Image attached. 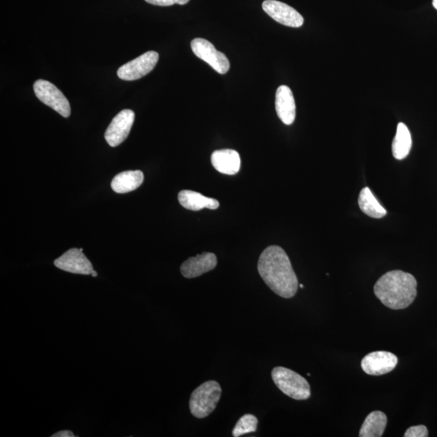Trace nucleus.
Returning <instances> with one entry per match:
<instances>
[{
    "mask_svg": "<svg viewBox=\"0 0 437 437\" xmlns=\"http://www.w3.org/2000/svg\"><path fill=\"white\" fill-rule=\"evenodd\" d=\"M258 270L267 286L278 296L289 299L296 295L298 279L282 248L271 245L264 249L258 260Z\"/></svg>",
    "mask_w": 437,
    "mask_h": 437,
    "instance_id": "nucleus-1",
    "label": "nucleus"
},
{
    "mask_svg": "<svg viewBox=\"0 0 437 437\" xmlns=\"http://www.w3.org/2000/svg\"><path fill=\"white\" fill-rule=\"evenodd\" d=\"M374 293L383 305L391 310H404L417 296V281L412 274L391 271L374 285Z\"/></svg>",
    "mask_w": 437,
    "mask_h": 437,
    "instance_id": "nucleus-2",
    "label": "nucleus"
},
{
    "mask_svg": "<svg viewBox=\"0 0 437 437\" xmlns=\"http://www.w3.org/2000/svg\"><path fill=\"white\" fill-rule=\"evenodd\" d=\"M222 389L216 381H208L193 391L190 399V411L192 416L204 419L216 408L221 399Z\"/></svg>",
    "mask_w": 437,
    "mask_h": 437,
    "instance_id": "nucleus-3",
    "label": "nucleus"
},
{
    "mask_svg": "<svg viewBox=\"0 0 437 437\" xmlns=\"http://www.w3.org/2000/svg\"><path fill=\"white\" fill-rule=\"evenodd\" d=\"M272 380L284 395L295 400H307L310 398L309 382L292 370L275 367L271 372Z\"/></svg>",
    "mask_w": 437,
    "mask_h": 437,
    "instance_id": "nucleus-4",
    "label": "nucleus"
},
{
    "mask_svg": "<svg viewBox=\"0 0 437 437\" xmlns=\"http://www.w3.org/2000/svg\"><path fill=\"white\" fill-rule=\"evenodd\" d=\"M36 97L45 105L51 107L64 118L71 115V106L68 99L55 84L45 79H38L34 84Z\"/></svg>",
    "mask_w": 437,
    "mask_h": 437,
    "instance_id": "nucleus-5",
    "label": "nucleus"
},
{
    "mask_svg": "<svg viewBox=\"0 0 437 437\" xmlns=\"http://www.w3.org/2000/svg\"><path fill=\"white\" fill-rule=\"evenodd\" d=\"M190 46L195 55L206 62L218 73L226 74L229 71L230 64L225 53L218 51L208 40L195 38Z\"/></svg>",
    "mask_w": 437,
    "mask_h": 437,
    "instance_id": "nucleus-6",
    "label": "nucleus"
},
{
    "mask_svg": "<svg viewBox=\"0 0 437 437\" xmlns=\"http://www.w3.org/2000/svg\"><path fill=\"white\" fill-rule=\"evenodd\" d=\"M159 60V53L155 51H148L136 59L128 62L120 66L118 77L127 82H132L145 77L153 71Z\"/></svg>",
    "mask_w": 437,
    "mask_h": 437,
    "instance_id": "nucleus-7",
    "label": "nucleus"
},
{
    "mask_svg": "<svg viewBox=\"0 0 437 437\" xmlns=\"http://www.w3.org/2000/svg\"><path fill=\"white\" fill-rule=\"evenodd\" d=\"M135 113L132 110H123L113 118L105 133V139L110 147L121 145L130 134Z\"/></svg>",
    "mask_w": 437,
    "mask_h": 437,
    "instance_id": "nucleus-8",
    "label": "nucleus"
},
{
    "mask_svg": "<svg viewBox=\"0 0 437 437\" xmlns=\"http://www.w3.org/2000/svg\"><path fill=\"white\" fill-rule=\"evenodd\" d=\"M398 362V358L391 352L374 351L364 356L361 368L369 375L382 376L393 371Z\"/></svg>",
    "mask_w": 437,
    "mask_h": 437,
    "instance_id": "nucleus-9",
    "label": "nucleus"
},
{
    "mask_svg": "<svg viewBox=\"0 0 437 437\" xmlns=\"http://www.w3.org/2000/svg\"><path fill=\"white\" fill-rule=\"evenodd\" d=\"M262 8L267 15L281 25L299 28L304 24V18L296 9L277 0H266L262 3Z\"/></svg>",
    "mask_w": 437,
    "mask_h": 437,
    "instance_id": "nucleus-10",
    "label": "nucleus"
},
{
    "mask_svg": "<svg viewBox=\"0 0 437 437\" xmlns=\"http://www.w3.org/2000/svg\"><path fill=\"white\" fill-rule=\"evenodd\" d=\"M53 263L58 269L69 273L88 275L95 271L91 262L84 255L83 251L77 248L69 249Z\"/></svg>",
    "mask_w": 437,
    "mask_h": 437,
    "instance_id": "nucleus-11",
    "label": "nucleus"
},
{
    "mask_svg": "<svg viewBox=\"0 0 437 437\" xmlns=\"http://www.w3.org/2000/svg\"><path fill=\"white\" fill-rule=\"evenodd\" d=\"M217 258L213 253L205 252L191 257L181 266V273L186 279L199 277L216 269Z\"/></svg>",
    "mask_w": 437,
    "mask_h": 437,
    "instance_id": "nucleus-12",
    "label": "nucleus"
},
{
    "mask_svg": "<svg viewBox=\"0 0 437 437\" xmlns=\"http://www.w3.org/2000/svg\"><path fill=\"white\" fill-rule=\"evenodd\" d=\"M275 110L285 125H291L296 118V103L292 92L286 86L278 88L275 95Z\"/></svg>",
    "mask_w": 437,
    "mask_h": 437,
    "instance_id": "nucleus-13",
    "label": "nucleus"
},
{
    "mask_svg": "<svg viewBox=\"0 0 437 437\" xmlns=\"http://www.w3.org/2000/svg\"><path fill=\"white\" fill-rule=\"evenodd\" d=\"M211 160L213 167L224 175H234L240 171V158L239 153L235 150L215 151L212 155Z\"/></svg>",
    "mask_w": 437,
    "mask_h": 437,
    "instance_id": "nucleus-14",
    "label": "nucleus"
},
{
    "mask_svg": "<svg viewBox=\"0 0 437 437\" xmlns=\"http://www.w3.org/2000/svg\"><path fill=\"white\" fill-rule=\"evenodd\" d=\"M178 201L184 208L194 212H198L204 208L216 210L220 207V203L216 199L206 197L193 190L180 191L178 194Z\"/></svg>",
    "mask_w": 437,
    "mask_h": 437,
    "instance_id": "nucleus-15",
    "label": "nucleus"
},
{
    "mask_svg": "<svg viewBox=\"0 0 437 437\" xmlns=\"http://www.w3.org/2000/svg\"><path fill=\"white\" fill-rule=\"evenodd\" d=\"M144 179V173L140 171L122 172L114 177L111 188L118 194L131 192L139 188Z\"/></svg>",
    "mask_w": 437,
    "mask_h": 437,
    "instance_id": "nucleus-16",
    "label": "nucleus"
},
{
    "mask_svg": "<svg viewBox=\"0 0 437 437\" xmlns=\"http://www.w3.org/2000/svg\"><path fill=\"white\" fill-rule=\"evenodd\" d=\"M387 425V417L384 412L375 411L370 413L361 427L359 436L381 437Z\"/></svg>",
    "mask_w": 437,
    "mask_h": 437,
    "instance_id": "nucleus-17",
    "label": "nucleus"
},
{
    "mask_svg": "<svg viewBox=\"0 0 437 437\" xmlns=\"http://www.w3.org/2000/svg\"><path fill=\"white\" fill-rule=\"evenodd\" d=\"M412 147V136L408 127L403 123H399L393 145H392V153L394 158L399 160L405 159L409 155Z\"/></svg>",
    "mask_w": 437,
    "mask_h": 437,
    "instance_id": "nucleus-18",
    "label": "nucleus"
},
{
    "mask_svg": "<svg viewBox=\"0 0 437 437\" xmlns=\"http://www.w3.org/2000/svg\"><path fill=\"white\" fill-rule=\"evenodd\" d=\"M358 203L360 210L370 217L381 218L386 216V209L379 203L369 187L360 191Z\"/></svg>",
    "mask_w": 437,
    "mask_h": 437,
    "instance_id": "nucleus-19",
    "label": "nucleus"
},
{
    "mask_svg": "<svg viewBox=\"0 0 437 437\" xmlns=\"http://www.w3.org/2000/svg\"><path fill=\"white\" fill-rule=\"evenodd\" d=\"M258 421L257 417L251 414H245L238 423H236L233 430L234 437L242 436L245 434H252L257 431Z\"/></svg>",
    "mask_w": 437,
    "mask_h": 437,
    "instance_id": "nucleus-20",
    "label": "nucleus"
},
{
    "mask_svg": "<svg viewBox=\"0 0 437 437\" xmlns=\"http://www.w3.org/2000/svg\"><path fill=\"white\" fill-rule=\"evenodd\" d=\"M405 437H427L429 436V431L425 425H418L409 427L405 432Z\"/></svg>",
    "mask_w": 437,
    "mask_h": 437,
    "instance_id": "nucleus-21",
    "label": "nucleus"
},
{
    "mask_svg": "<svg viewBox=\"0 0 437 437\" xmlns=\"http://www.w3.org/2000/svg\"><path fill=\"white\" fill-rule=\"evenodd\" d=\"M145 1L155 6L168 7L172 6L173 4L185 5L189 3L190 0H145Z\"/></svg>",
    "mask_w": 437,
    "mask_h": 437,
    "instance_id": "nucleus-22",
    "label": "nucleus"
},
{
    "mask_svg": "<svg viewBox=\"0 0 437 437\" xmlns=\"http://www.w3.org/2000/svg\"><path fill=\"white\" fill-rule=\"evenodd\" d=\"M73 432L64 430L59 432H56V434L51 436V437H74Z\"/></svg>",
    "mask_w": 437,
    "mask_h": 437,
    "instance_id": "nucleus-23",
    "label": "nucleus"
},
{
    "mask_svg": "<svg viewBox=\"0 0 437 437\" xmlns=\"http://www.w3.org/2000/svg\"><path fill=\"white\" fill-rule=\"evenodd\" d=\"M432 4H434V7L437 10V0H434V1H432Z\"/></svg>",
    "mask_w": 437,
    "mask_h": 437,
    "instance_id": "nucleus-24",
    "label": "nucleus"
},
{
    "mask_svg": "<svg viewBox=\"0 0 437 437\" xmlns=\"http://www.w3.org/2000/svg\"><path fill=\"white\" fill-rule=\"evenodd\" d=\"M91 275L93 276V277H97V271H93L92 272V274H91Z\"/></svg>",
    "mask_w": 437,
    "mask_h": 437,
    "instance_id": "nucleus-25",
    "label": "nucleus"
},
{
    "mask_svg": "<svg viewBox=\"0 0 437 437\" xmlns=\"http://www.w3.org/2000/svg\"><path fill=\"white\" fill-rule=\"evenodd\" d=\"M300 288H304V285L300 284Z\"/></svg>",
    "mask_w": 437,
    "mask_h": 437,
    "instance_id": "nucleus-26",
    "label": "nucleus"
}]
</instances>
